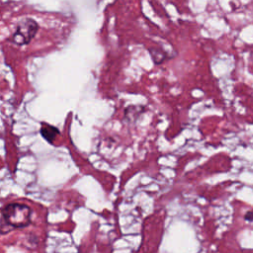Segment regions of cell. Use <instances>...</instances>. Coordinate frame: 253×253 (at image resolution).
Returning a JSON list of instances; mask_svg holds the SVG:
<instances>
[{
  "label": "cell",
  "mask_w": 253,
  "mask_h": 253,
  "mask_svg": "<svg viewBox=\"0 0 253 253\" xmlns=\"http://www.w3.org/2000/svg\"><path fill=\"white\" fill-rule=\"evenodd\" d=\"M244 219L249 221V222H252L253 221V211H247L245 214H244Z\"/></svg>",
  "instance_id": "5"
},
{
  "label": "cell",
  "mask_w": 253,
  "mask_h": 253,
  "mask_svg": "<svg viewBox=\"0 0 253 253\" xmlns=\"http://www.w3.org/2000/svg\"><path fill=\"white\" fill-rule=\"evenodd\" d=\"M40 131H41L42 136L45 140H47V142H49V143H52L54 138L59 134L58 128L53 126H50V125H46V126H42Z\"/></svg>",
  "instance_id": "3"
},
{
  "label": "cell",
  "mask_w": 253,
  "mask_h": 253,
  "mask_svg": "<svg viewBox=\"0 0 253 253\" xmlns=\"http://www.w3.org/2000/svg\"><path fill=\"white\" fill-rule=\"evenodd\" d=\"M149 52L152 56V59L153 61L156 63V64H160L164 59H165V53L163 51H161L160 49H157V48H154V47H151L149 48Z\"/></svg>",
  "instance_id": "4"
},
{
  "label": "cell",
  "mask_w": 253,
  "mask_h": 253,
  "mask_svg": "<svg viewBox=\"0 0 253 253\" xmlns=\"http://www.w3.org/2000/svg\"><path fill=\"white\" fill-rule=\"evenodd\" d=\"M39 30V25L34 19H24L21 20L12 35V41L18 45L28 44L36 36Z\"/></svg>",
  "instance_id": "2"
},
{
  "label": "cell",
  "mask_w": 253,
  "mask_h": 253,
  "mask_svg": "<svg viewBox=\"0 0 253 253\" xmlns=\"http://www.w3.org/2000/svg\"><path fill=\"white\" fill-rule=\"evenodd\" d=\"M1 212L3 222L10 228H22L31 223L32 210L27 205L10 203L2 208Z\"/></svg>",
  "instance_id": "1"
}]
</instances>
